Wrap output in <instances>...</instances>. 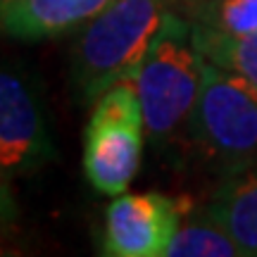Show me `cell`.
<instances>
[{"mask_svg": "<svg viewBox=\"0 0 257 257\" xmlns=\"http://www.w3.org/2000/svg\"><path fill=\"white\" fill-rule=\"evenodd\" d=\"M205 64L207 60L193 41V22L169 10L134 79L143 107V126L155 146L172 143L188 131Z\"/></svg>", "mask_w": 257, "mask_h": 257, "instance_id": "1", "label": "cell"}, {"mask_svg": "<svg viewBox=\"0 0 257 257\" xmlns=\"http://www.w3.org/2000/svg\"><path fill=\"white\" fill-rule=\"evenodd\" d=\"M169 12V0H114L79 34L72 79L81 102H95L119 81H134Z\"/></svg>", "mask_w": 257, "mask_h": 257, "instance_id": "2", "label": "cell"}, {"mask_svg": "<svg viewBox=\"0 0 257 257\" xmlns=\"http://www.w3.org/2000/svg\"><path fill=\"white\" fill-rule=\"evenodd\" d=\"M186 134L224 174L257 162V86L207 62Z\"/></svg>", "mask_w": 257, "mask_h": 257, "instance_id": "3", "label": "cell"}, {"mask_svg": "<svg viewBox=\"0 0 257 257\" xmlns=\"http://www.w3.org/2000/svg\"><path fill=\"white\" fill-rule=\"evenodd\" d=\"M143 107L136 83L119 81L95 100L83 131V172L102 195H121L134 181L143 153Z\"/></svg>", "mask_w": 257, "mask_h": 257, "instance_id": "4", "label": "cell"}, {"mask_svg": "<svg viewBox=\"0 0 257 257\" xmlns=\"http://www.w3.org/2000/svg\"><path fill=\"white\" fill-rule=\"evenodd\" d=\"M186 202L162 193L117 195L105 214L102 255L160 257L179 231Z\"/></svg>", "mask_w": 257, "mask_h": 257, "instance_id": "5", "label": "cell"}, {"mask_svg": "<svg viewBox=\"0 0 257 257\" xmlns=\"http://www.w3.org/2000/svg\"><path fill=\"white\" fill-rule=\"evenodd\" d=\"M53 157L55 146L34 91L0 64V162L10 174H29Z\"/></svg>", "mask_w": 257, "mask_h": 257, "instance_id": "6", "label": "cell"}, {"mask_svg": "<svg viewBox=\"0 0 257 257\" xmlns=\"http://www.w3.org/2000/svg\"><path fill=\"white\" fill-rule=\"evenodd\" d=\"M114 0H12L0 10V31L17 41H43L76 29L110 8Z\"/></svg>", "mask_w": 257, "mask_h": 257, "instance_id": "7", "label": "cell"}, {"mask_svg": "<svg viewBox=\"0 0 257 257\" xmlns=\"http://www.w3.org/2000/svg\"><path fill=\"white\" fill-rule=\"evenodd\" d=\"M205 214L236 240L243 255L257 257V162L224 174Z\"/></svg>", "mask_w": 257, "mask_h": 257, "instance_id": "8", "label": "cell"}, {"mask_svg": "<svg viewBox=\"0 0 257 257\" xmlns=\"http://www.w3.org/2000/svg\"><path fill=\"white\" fill-rule=\"evenodd\" d=\"M193 41L207 62L238 74L257 86V31L233 36L202 22H193Z\"/></svg>", "mask_w": 257, "mask_h": 257, "instance_id": "9", "label": "cell"}, {"mask_svg": "<svg viewBox=\"0 0 257 257\" xmlns=\"http://www.w3.org/2000/svg\"><path fill=\"white\" fill-rule=\"evenodd\" d=\"M167 257H238L243 255L236 240L219 224L205 214L202 219L186 221L179 226L165 252Z\"/></svg>", "mask_w": 257, "mask_h": 257, "instance_id": "10", "label": "cell"}, {"mask_svg": "<svg viewBox=\"0 0 257 257\" xmlns=\"http://www.w3.org/2000/svg\"><path fill=\"white\" fill-rule=\"evenodd\" d=\"M219 31L245 36L257 31V0H207L198 8V19Z\"/></svg>", "mask_w": 257, "mask_h": 257, "instance_id": "11", "label": "cell"}, {"mask_svg": "<svg viewBox=\"0 0 257 257\" xmlns=\"http://www.w3.org/2000/svg\"><path fill=\"white\" fill-rule=\"evenodd\" d=\"M15 219H17V205L10 191V172L0 162V229L10 226Z\"/></svg>", "mask_w": 257, "mask_h": 257, "instance_id": "12", "label": "cell"}, {"mask_svg": "<svg viewBox=\"0 0 257 257\" xmlns=\"http://www.w3.org/2000/svg\"><path fill=\"white\" fill-rule=\"evenodd\" d=\"M169 3H181V5H195V8H200L207 0H169Z\"/></svg>", "mask_w": 257, "mask_h": 257, "instance_id": "13", "label": "cell"}, {"mask_svg": "<svg viewBox=\"0 0 257 257\" xmlns=\"http://www.w3.org/2000/svg\"><path fill=\"white\" fill-rule=\"evenodd\" d=\"M10 3H12V0H0V10L5 8V5H10Z\"/></svg>", "mask_w": 257, "mask_h": 257, "instance_id": "14", "label": "cell"}]
</instances>
